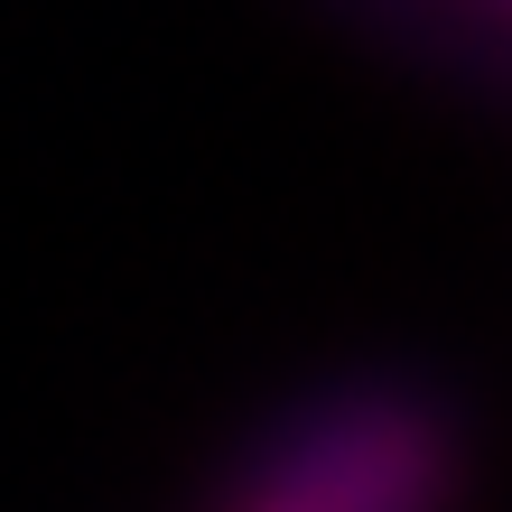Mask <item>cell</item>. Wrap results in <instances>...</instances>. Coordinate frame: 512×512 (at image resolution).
<instances>
[{
    "instance_id": "6da1fadb",
    "label": "cell",
    "mask_w": 512,
    "mask_h": 512,
    "mask_svg": "<svg viewBox=\"0 0 512 512\" xmlns=\"http://www.w3.org/2000/svg\"><path fill=\"white\" fill-rule=\"evenodd\" d=\"M447 485V429L401 391H336L317 410H289L233 475V503L252 512H391Z\"/></svg>"
}]
</instances>
